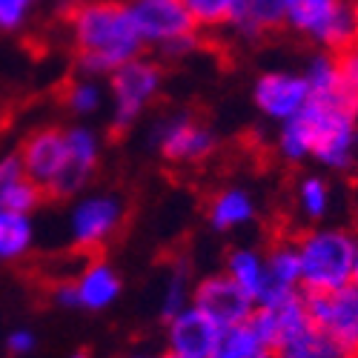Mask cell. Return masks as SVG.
I'll return each mask as SVG.
<instances>
[{
    "instance_id": "6da1fadb",
    "label": "cell",
    "mask_w": 358,
    "mask_h": 358,
    "mask_svg": "<svg viewBox=\"0 0 358 358\" xmlns=\"http://www.w3.org/2000/svg\"><path fill=\"white\" fill-rule=\"evenodd\" d=\"M20 166L35 181L46 201H64L80 192L98 169L101 143L86 127H38L20 143Z\"/></svg>"
},
{
    "instance_id": "7a4b0ae2",
    "label": "cell",
    "mask_w": 358,
    "mask_h": 358,
    "mask_svg": "<svg viewBox=\"0 0 358 358\" xmlns=\"http://www.w3.org/2000/svg\"><path fill=\"white\" fill-rule=\"evenodd\" d=\"M61 20L86 75H112L143 49L132 12L121 0H78L61 9Z\"/></svg>"
},
{
    "instance_id": "3957f363",
    "label": "cell",
    "mask_w": 358,
    "mask_h": 358,
    "mask_svg": "<svg viewBox=\"0 0 358 358\" xmlns=\"http://www.w3.org/2000/svg\"><path fill=\"white\" fill-rule=\"evenodd\" d=\"M298 115L310 132V155L330 169H350L358 143V98L347 83L333 92L310 95Z\"/></svg>"
},
{
    "instance_id": "277c9868",
    "label": "cell",
    "mask_w": 358,
    "mask_h": 358,
    "mask_svg": "<svg viewBox=\"0 0 358 358\" xmlns=\"http://www.w3.org/2000/svg\"><path fill=\"white\" fill-rule=\"evenodd\" d=\"M298 258H301V287L307 292H330L347 287L355 275L358 238L350 229H313L298 232Z\"/></svg>"
},
{
    "instance_id": "5b68a950",
    "label": "cell",
    "mask_w": 358,
    "mask_h": 358,
    "mask_svg": "<svg viewBox=\"0 0 358 358\" xmlns=\"http://www.w3.org/2000/svg\"><path fill=\"white\" fill-rule=\"evenodd\" d=\"M127 218H129V203L117 192H98L80 198L66 215V227H69L66 252L78 258L103 255L106 247L124 232Z\"/></svg>"
},
{
    "instance_id": "8992f818",
    "label": "cell",
    "mask_w": 358,
    "mask_h": 358,
    "mask_svg": "<svg viewBox=\"0 0 358 358\" xmlns=\"http://www.w3.org/2000/svg\"><path fill=\"white\" fill-rule=\"evenodd\" d=\"M284 29L318 43L324 52H341L352 46L355 15L347 0H287Z\"/></svg>"
},
{
    "instance_id": "52a82bcc",
    "label": "cell",
    "mask_w": 358,
    "mask_h": 358,
    "mask_svg": "<svg viewBox=\"0 0 358 358\" xmlns=\"http://www.w3.org/2000/svg\"><path fill=\"white\" fill-rule=\"evenodd\" d=\"M164 69L146 57H132L112 72V138H121L135 127V121L146 112L161 92Z\"/></svg>"
},
{
    "instance_id": "ba28073f",
    "label": "cell",
    "mask_w": 358,
    "mask_h": 358,
    "mask_svg": "<svg viewBox=\"0 0 358 358\" xmlns=\"http://www.w3.org/2000/svg\"><path fill=\"white\" fill-rule=\"evenodd\" d=\"M129 12L143 43H152L166 55H184L201 43V29L181 0H135Z\"/></svg>"
},
{
    "instance_id": "9c48e42d",
    "label": "cell",
    "mask_w": 358,
    "mask_h": 358,
    "mask_svg": "<svg viewBox=\"0 0 358 358\" xmlns=\"http://www.w3.org/2000/svg\"><path fill=\"white\" fill-rule=\"evenodd\" d=\"M155 146L166 164L203 166L215 155L218 138L213 127L195 112H178L155 127Z\"/></svg>"
},
{
    "instance_id": "30bf717a",
    "label": "cell",
    "mask_w": 358,
    "mask_h": 358,
    "mask_svg": "<svg viewBox=\"0 0 358 358\" xmlns=\"http://www.w3.org/2000/svg\"><path fill=\"white\" fill-rule=\"evenodd\" d=\"M313 324L330 336L347 358H358V284L330 292H304Z\"/></svg>"
},
{
    "instance_id": "8fae6325",
    "label": "cell",
    "mask_w": 358,
    "mask_h": 358,
    "mask_svg": "<svg viewBox=\"0 0 358 358\" xmlns=\"http://www.w3.org/2000/svg\"><path fill=\"white\" fill-rule=\"evenodd\" d=\"M192 304L210 315L221 330L232 324H241L252 315L255 301L238 287L227 273L224 275H210L203 278L195 289H192Z\"/></svg>"
},
{
    "instance_id": "7c38bea8",
    "label": "cell",
    "mask_w": 358,
    "mask_h": 358,
    "mask_svg": "<svg viewBox=\"0 0 358 358\" xmlns=\"http://www.w3.org/2000/svg\"><path fill=\"white\" fill-rule=\"evenodd\" d=\"M166 324H169V330H166L169 352L181 358H213L218 338H221V327L206 313H201L195 304L184 307Z\"/></svg>"
},
{
    "instance_id": "4fadbf2b",
    "label": "cell",
    "mask_w": 358,
    "mask_h": 358,
    "mask_svg": "<svg viewBox=\"0 0 358 358\" xmlns=\"http://www.w3.org/2000/svg\"><path fill=\"white\" fill-rule=\"evenodd\" d=\"M310 101V83L304 75L289 72H266L255 83V103L266 117L287 121L295 112H301Z\"/></svg>"
},
{
    "instance_id": "5bb4252c",
    "label": "cell",
    "mask_w": 358,
    "mask_h": 358,
    "mask_svg": "<svg viewBox=\"0 0 358 358\" xmlns=\"http://www.w3.org/2000/svg\"><path fill=\"white\" fill-rule=\"evenodd\" d=\"M78 304L83 310H106L121 295V275L106 264L103 255L83 261L80 273H75Z\"/></svg>"
},
{
    "instance_id": "9a60e30c",
    "label": "cell",
    "mask_w": 358,
    "mask_h": 358,
    "mask_svg": "<svg viewBox=\"0 0 358 358\" xmlns=\"http://www.w3.org/2000/svg\"><path fill=\"white\" fill-rule=\"evenodd\" d=\"M284 9L287 0H238L232 26L244 41L264 43L284 32Z\"/></svg>"
},
{
    "instance_id": "2e32d148",
    "label": "cell",
    "mask_w": 358,
    "mask_h": 358,
    "mask_svg": "<svg viewBox=\"0 0 358 358\" xmlns=\"http://www.w3.org/2000/svg\"><path fill=\"white\" fill-rule=\"evenodd\" d=\"M252 218H255V201L250 198L247 189L229 187V189L210 195V201H206V221L221 232L238 229V227L250 224Z\"/></svg>"
},
{
    "instance_id": "e0dca14e",
    "label": "cell",
    "mask_w": 358,
    "mask_h": 358,
    "mask_svg": "<svg viewBox=\"0 0 358 358\" xmlns=\"http://www.w3.org/2000/svg\"><path fill=\"white\" fill-rule=\"evenodd\" d=\"M213 358H275V352L255 333V327L247 318L241 324L224 327Z\"/></svg>"
},
{
    "instance_id": "ac0fdd59",
    "label": "cell",
    "mask_w": 358,
    "mask_h": 358,
    "mask_svg": "<svg viewBox=\"0 0 358 358\" xmlns=\"http://www.w3.org/2000/svg\"><path fill=\"white\" fill-rule=\"evenodd\" d=\"M227 275L241 287L258 307L261 295L266 289V270H264V255L247 247H238L227 255Z\"/></svg>"
},
{
    "instance_id": "d6986e66",
    "label": "cell",
    "mask_w": 358,
    "mask_h": 358,
    "mask_svg": "<svg viewBox=\"0 0 358 358\" xmlns=\"http://www.w3.org/2000/svg\"><path fill=\"white\" fill-rule=\"evenodd\" d=\"M35 241V227L23 213L0 210V264H15L29 255Z\"/></svg>"
},
{
    "instance_id": "ffe728a7",
    "label": "cell",
    "mask_w": 358,
    "mask_h": 358,
    "mask_svg": "<svg viewBox=\"0 0 358 358\" xmlns=\"http://www.w3.org/2000/svg\"><path fill=\"white\" fill-rule=\"evenodd\" d=\"M273 352L275 358H347L338 350V344L330 336H324L315 324L307 327L304 333L287 338L284 344H278Z\"/></svg>"
},
{
    "instance_id": "44dd1931",
    "label": "cell",
    "mask_w": 358,
    "mask_h": 358,
    "mask_svg": "<svg viewBox=\"0 0 358 358\" xmlns=\"http://www.w3.org/2000/svg\"><path fill=\"white\" fill-rule=\"evenodd\" d=\"M295 201H298V210H301V215L307 221H318L327 215V210H330V187H327L324 178L307 175L298 181Z\"/></svg>"
},
{
    "instance_id": "7402d4cb",
    "label": "cell",
    "mask_w": 358,
    "mask_h": 358,
    "mask_svg": "<svg viewBox=\"0 0 358 358\" xmlns=\"http://www.w3.org/2000/svg\"><path fill=\"white\" fill-rule=\"evenodd\" d=\"M181 3L198 29L232 26L235 9H238V0H181Z\"/></svg>"
},
{
    "instance_id": "603a6c76",
    "label": "cell",
    "mask_w": 358,
    "mask_h": 358,
    "mask_svg": "<svg viewBox=\"0 0 358 358\" xmlns=\"http://www.w3.org/2000/svg\"><path fill=\"white\" fill-rule=\"evenodd\" d=\"M61 101L72 115H92L101 106V89L92 80H64L61 83Z\"/></svg>"
},
{
    "instance_id": "cb8c5ba5",
    "label": "cell",
    "mask_w": 358,
    "mask_h": 358,
    "mask_svg": "<svg viewBox=\"0 0 358 358\" xmlns=\"http://www.w3.org/2000/svg\"><path fill=\"white\" fill-rule=\"evenodd\" d=\"M189 298H192V292H189V270H187V264H175L172 273H169V281H166L164 301H161V318L169 321L172 315H178L187 307Z\"/></svg>"
},
{
    "instance_id": "d4e9b609",
    "label": "cell",
    "mask_w": 358,
    "mask_h": 358,
    "mask_svg": "<svg viewBox=\"0 0 358 358\" xmlns=\"http://www.w3.org/2000/svg\"><path fill=\"white\" fill-rule=\"evenodd\" d=\"M20 178H23V166H20L17 152L0 158V210H6L9 192H12V187L20 181Z\"/></svg>"
},
{
    "instance_id": "484cf974",
    "label": "cell",
    "mask_w": 358,
    "mask_h": 358,
    "mask_svg": "<svg viewBox=\"0 0 358 358\" xmlns=\"http://www.w3.org/2000/svg\"><path fill=\"white\" fill-rule=\"evenodd\" d=\"M32 6H35V0H0V29H3V32L20 29Z\"/></svg>"
},
{
    "instance_id": "4316f807",
    "label": "cell",
    "mask_w": 358,
    "mask_h": 358,
    "mask_svg": "<svg viewBox=\"0 0 358 358\" xmlns=\"http://www.w3.org/2000/svg\"><path fill=\"white\" fill-rule=\"evenodd\" d=\"M336 61H338V72H341V80L347 83V89L358 98V43L336 52Z\"/></svg>"
},
{
    "instance_id": "83f0119b",
    "label": "cell",
    "mask_w": 358,
    "mask_h": 358,
    "mask_svg": "<svg viewBox=\"0 0 358 358\" xmlns=\"http://www.w3.org/2000/svg\"><path fill=\"white\" fill-rule=\"evenodd\" d=\"M35 344H38V338H35L32 330H15V333H9V338H6V350H9L12 355H29V352L35 350Z\"/></svg>"
},
{
    "instance_id": "f1b7e54d",
    "label": "cell",
    "mask_w": 358,
    "mask_h": 358,
    "mask_svg": "<svg viewBox=\"0 0 358 358\" xmlns=\"http://www.w3.org/2000/svg\"><path fill=\"white\" fill-rule=\"evenodd\" d=\"M6 127H9V106L0 101V132H3Z\"/></svg>"
},
{
    "instance_id": "f546056e",
    "label": "cell",
    "mask_w": 358,
    "mask_h": 358,
    "mask_svg": "<svg viewBox=\"0 0 358 358\" xmlns=\"http://www.w3.org/2000/svg\"><path fill=\"white\" fill-rule=\"evenodd\" d=\"M352 15H355V38H358V3H352ZM358 43V41H355Z\"/></svg>"
},
{
    "instance_id": "4dcf8cb0",
    "label": "cell",
    "mask_w": 358,
    "mask_h": 358,
    "mask_svg": "<svg viewBox=\"0 0 358 358\" xmlns=\"http://www.w3.org/2000/svg\"><path fill=\"white\" fill-rule=\"evenodd\" d=\"M66 358H89V352H86V350H78V352H72V355H66Z\"/></svg>"
},
{
    "instance_id": "1f68e13d",
    "label": "cell",
    "mask_w": 358,
    "mask_h": 358,
    "mask_svg": "<svg viewBox=\"0 0 358 358\" xmlns=\"http://www.w3.org/2000/svg\"><path fill=\"white\" fill-rule=\"evenodd\" d=\"M72 3H78V0H57V6H61V9L64 6H72Z\"/></svg>"
},
{
    "instance_id": "d6a6232c",
    "label": "cell",
    "mask_w": 358,
    "mask_h": 358,
    "mask_svg": "<svg viewBox=\"0 0 358 358\" xmlns=\"http://www.w3.org/2000/svg\"><path fill=\"white\" fill-rule=\"evenodd\" d=\"M352 281L358 284V261H355V275H352Z\"/></svg>"
},
{
    "instance_id": "836d02e7",
    "label": "cell",
    "mask_w": 358,
    "mask_h": 358,
    "mask_svg": "<svg viewBox=\"0 0 358 358\" xmlns=\"http://www.w3.org/2000/svg\"><path fill=\"white\" fill-rule=\"evenodd\" d=\"M164 358H181V355H175V352H166V355H164Z\"/></svg>"
},
{
    "instance_id": "e575fe53",
    "label": "cell",
    "mask_w": 358,
    "mask_h": 358,
    "mask_svg": "<svg viewBox=\"0 0 358 358\" xmlns=\"http://www.w3.org/2000/svg\"><path fill=\"white\" fill-rule=\"evenodd\" d=\"M127 358H146V355H127Z\"/></svg>"
}]
</instances>
